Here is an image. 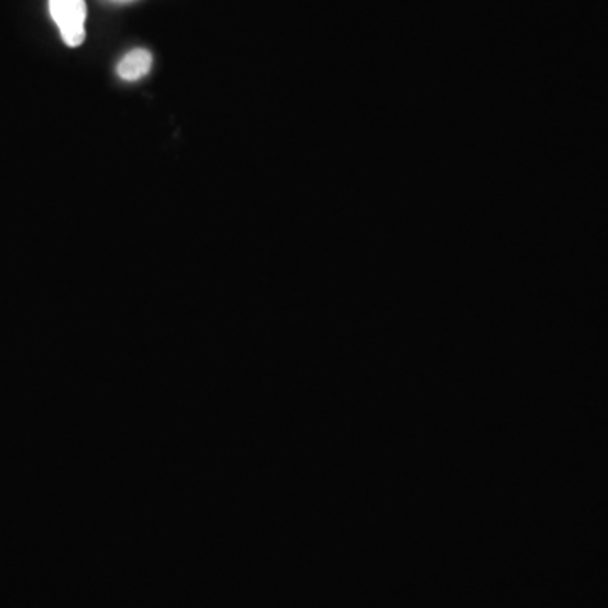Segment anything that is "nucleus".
<instances>
[{
	"instance_id": "nucleus-2",
	"label": "nucleus",
	"mask_w": 608,
	"mask_h": 608,
	"mask_svg": "<svg viewBox=\"0 0 608 608\" xmlns=\"http://www.w3.org/2000/svg\"><path fill=\"white\" fill-rule=\"evenodd\" d=\"M151 65L152 56L147 49H134L129 55L124 56V60L120 61L117 73L120 78L132 82V80H139L142 76L147 75L151 70Z\"/></svg>"
},
{
	"instance_id": "nucleus-1",
	"label": "nucleus",
	"mask_w": 608,
	"mask_h": 608,
	"mask_svg": "<svg viewBox=\"0 0 608 608\" xmlns=\"http://www.w3.org/2000/svg\"><path fill=\"white\" fill-rule=\"evenodd\" d=\"M49 11L68 46L76 48L85 41V0H49Z\"/></svg>"
}]
</instances>
